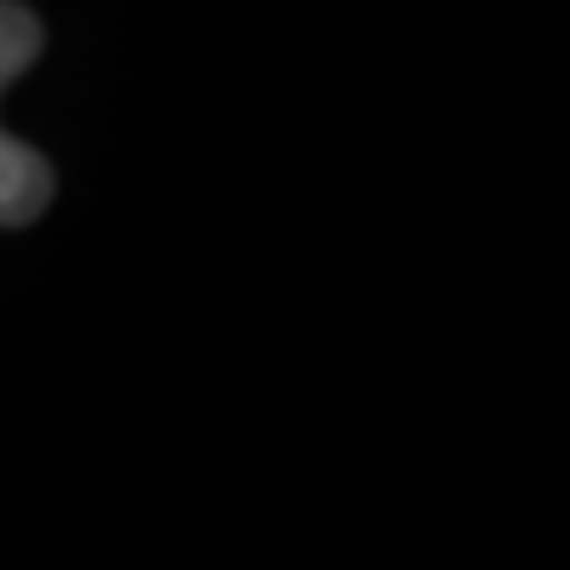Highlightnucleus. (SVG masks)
I'll return each mask as SVG.
<instances>
[{"mask_svg": "<svg viewBox=\"0 0 570 570\" xmlns=\"http://www.w3.org/2000/svg\"><path fill=\"white\" fill-rule=\"evenodd\" d=\"M41 53V18L30 7H7L0 0V94H7Z\"/></svg>", "mask_w": 570, "mask_h": 570, "instance_id": "f03ea898", "label": "nucleus"}, {"mask_svg": "<svg viewBox=\"0 0 570 570\" xmlns=\"http://www.w3.org/2000/svg\"><path fill=\"white\" fill-rule=\"evenodd\" d=\"M47 198H53V169H47V158L0 128V227L36 222L47 210Z\"/></svg>", "mask_w": 570, "mask_h": 570, "instance_id": "f257e3e1", "label": "nucleus"}]
</instances>
